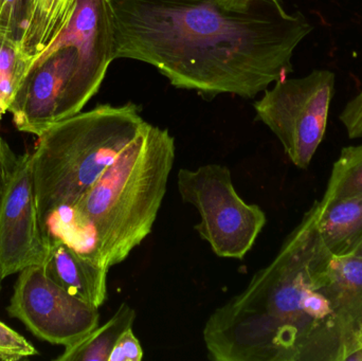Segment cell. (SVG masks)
<instances>
[{
    "label": "cell",
    "instance_id": "cell-1",
    "mask_svg": "<svg viewBox=\"0 0 362 361\" xmlns=\"http://www.w3.org/2000/svg\"><path fill=\"white\" fill-rule=\"evenodd\" d=\"M215 361H362V256H334L315 205L204 328Z\"/></svg>",
    "mask_w": 362,
    "mask_h": 361
},
{
    "label": "cell",
    "instance_id": "cell-2",
    "mask_svg": "<svg viewBox=\"0 0 362 361\" xmlns=\"http://www.w3.org/2000/svg\"><path fill=\"white\" fill-rule=\"evenodd\" d=\"M114 59L156 68L204 99L257 97L293 72L314 27L280 0H110Z\"/></svg>",
    "mask_w": 362,
    "mask_h": 361
},
{
    "label": "cell",
    "instance_id": "cell-3",
    "mask_svg": "<svg viewBox=\"0 0 362 361\" xmlns=\"http://www.w3.org/2000/svg\"><path fill=\"white\" fill-rule=\"evenodd\" d=\"M169 129L148 123L95 184L69 206L74 223L93 235L95 260L110 271L151 235L175 161Z\"/></svg>",
    "mask_w": 362,
    "mask_h": 361
},
{
    "label": "cell",
    "instance_id": "cell-4",
    "mask_svg": "<svg viewBox=\"0 0 362 361\" xmlns=\"http://www.w3.org/2000/svg\"><path fill=\"white\" fill-rule=\"evenodd\" d=\"M148 125L140 106L129 102L101 104L47 129L31 154L40 220L74 205Z\"/></svg>",
    "mask_w": 362,
    "mask_h": 361
},
{
    "label": "cell",
    "instance_id": "cell-5",
    "mask_svg": "<svg viewBox=\"0 0 362 361\" xmlns=\"http://www.w3.org/2000/svg\"><path fill=\"white\" fill-rule=\"evenodd\" d=\"M177 187L183 203L199 213L200 222L194 228L212 251L219 258L243 260L267 218L261 207L247 203L238 194L230 170L221 165L181 169Z\"/></svg>",
    "mask_w": 362,
    "mask_h": 361
},
{
    "label": "cell",
    "instance_id": "cell-6",
    "mask_svg": "<svg viewBox=\"0 0 362 361\" xmlns=\"http://www.w3.org/2000/svg\"><path fill=\"white\" fill-rule=\"evenodd\" d=\"M335 81V74L325 69L302 78L287 76L253 104L259 120L269 127L300 169H308L325 138Z\"/></svg>",
    "mask_w": 362,
    "mask_h": 361
},
{
    "label": "cell",
    "instance_id": "cell-7",
    "mask_svg": "<svg viewBox=\"0 0 362 361\" xmlns=\"http://www.w3.org/2000/svg\"><path fill=\"white\" fill-rule=\"evenodd\" d=\"M48 241L42 232L32 155L17 154L0 137V278L42 264Z\"/></svg>",
    "mask_w": 362,
    "mask_h": 361
},
{
    "label": "cell",
    "instance_id": "cell-8",
    "mask_svg": "<svg viewBox=\"0 0 362 361\" xmlns=\"http://www.w3.org/2000/svg\"><path fill=\"white\" fill-rule=\"evenodd\" d=\"M65 47L76 48L78 63L62 101L59 121L82 112L115 61L110 0H76L69 20L40 57Z\"/></svg>",
    "mask_w": 362,
    "mask_h": 361
},
{
    "label": "cell",
    "instance_id": "cell-9",
    "mask_svg": "<svg viewBox=\"0 0 362 361\" xmlns=\"http://www.w3.org/2000/svg\"><path fill=\"white\" fill-rule=\"evenodd\" d=\"M8 312L37 338L65 348L95 330L100 320L98 307L57 285L42 264L19 271Z\"/></svg>",
    "mask_w": 362,
    "mask_h": 361
},
{
    "label": "cell",
    "instance_id": "cell-10",
    "mask_svg": "<svg viewBox=\"0 0 362 361\" xmlns=\"http://www.w3.org/2000/svg\"><path fill=\"white\" fill-rule=\"evenodd\" d=\"M78 63L74 47L57 49L32 61L8 107L15 126L42 136L59 122V112Z\"/></svg>",
    "mask_w": 362,
    "mask_h": 361
},
{
    "label": "cell",
    "instance_id": "cell-11",
    "mask_svg": "<svg viewBox=\"0 0 362 361\" xmlns=\"http://www.w3.org/2000/svg\"><path fill=\"white\" fill-rule=\"evenodd\" d=\"M47 241L42 264L47 276L72 296L98 309L102 307L107 300L108 269L59 239Z\"/></svg>",
    "mask_w": 362,
    "mask_h": 361
},
{
    "label": "cell",
    "instance_id": "cell-12",
    "mask_svg": "<svg viewBox=\"0 0 362 361\" xmlns=\"http://www.w3.org/2000/svg\"><path fill=\"white\" fill-rule=\"evenodd\" d=\"M323 243L334 256H348L362 242V194L314 203Z\"/></svg>",
    "mask_w": 362,
    "mask_h": 361
},
{
    "label": "cell",
    "instance_id": "cell-13",
    "mask_svg": "<svg viewBox=\"0 0 362 361\" xmlns=\"http://www.w3.org/2000/svg\"><path fill=\"white\" fill-rule=\"evenodd\" d=\"M76 2V0H31L29 18L21 42V53L30 65L65 27Z\"/></svg>",
    "mask_w": 362,
    "mask_h": 361
},
{
    "label": "cell",
    "instance_id": "cell-14",
    "mask_svg": "<svg viewBox=\"0 0 362 361\" xmlns=\"http://www.w3.org/2000/svg\"><path fill=\"white\" fill-rule=\"evenodd\" d=\"M135 309L122 303L115 315L103 324L98 326L81 341L66 347L57 361H108L112 349L123 333L133 329Z\"/></svg>",
    "mask_w": 362,
    "mask_h": 361
},
{
    "label": "cell",
    "instance_id": "cell-15",
    "mask_svg": "<svg viewBox=\"0 0 362 361\" xmlns=\"http://www.w3.org/2000/svg\"><path fill=\"white\" fill-rule=\"evenodd\" d=\"M359 194H362V144L341 150L322 199L335 201Z\"/></svg>",
    "mask_w": 362,
    "mask_h": 361
},
{
    "label": "cell",
    "instance_id": "cell-16",
    "mask_svg": "<svg viewBox=\"0 0 362 361\" xmlns=\"http://www.w3.org/2000/svg\"><path fill=\"white\" fill-rule=\"evenodd\" d=\"M29 67L30 61L21 53V44L0 34V100L6 112Z\"/></svg>",
    "mask_w": 362,
    "mask_h": 361
},
{
    "label": "cell",
    "instance_id": "cell-17",
    "mask_svg": "<svg viewBox=\"0 0 362 361\" xmlns=\"http://www.w3.org/2000/svg\"><path fill=\"white\" fill-rule=\"evenodd\" d=\"M31 0H0V34L21 44Z\"/></svg>",
    "mask_w": 362,
    "mask_h": 361
},
{
    "label": "cell",
    "instance_id": "cell-18",
    "mask_svg": "<svg viewBox=\"0 0 362 361\" xmlns=\"http://www.w3.org/2000/svg\"><path fill=\"white\" fill-rule=\"evenodd\" d=\"M37 354V350L25 337L0 321V360L16 361Z\"/></svg>",
    "mask_w": 362,
    "mask_h": 361
},
{
    "label": "cell",
    "instance_id": "cell-19",
    "mask_svg": "<svg viewBox=\"0 0 362 361\" xmlns=\"http://www.w3.org/2000/svg\"><path fill=\"white\" fill-rule=\"evenodd\" d=\"M144 358V350L133 329L123 333L112 349L108 361H140Z\"/></svg>",
    "mask_w": 362,
    "mask_h": 361
},
{
    "label": "cell",
    "instance_id": "cell-20",
    "mask_svg": "<svg viewBox=\"0 0 362 361\" xmlns=\"http://www.w3.org/2000/svg\"><path fill=\"white\" fill-rule=\"evenodd\" d=\"M340 121L351 139L362 138V91L346 104L340 114Z\"/></svg>",
    "mask_w": 362,
    "mask_h": 361
},
{
    "label": "cell",
    "instance_id": "cell-21",
    "mask_svg": "<svg viewBox=\"0 0 362 361\" xmlns=\"http://www.w3.org/2000/svg\"><path fill=\"white\" fill-rule=\"evenodd\" d=\"M353 254H356V256H362V242Z\"/></svg>",
    "mask_w": 362,
    "mask_h": 361
},
{
    "label": "cell",
    "instance_id": "cell-22",
    "mask_svg": "<svg viewBox=\"0 0 362 361\" xmlns=\"http://www.w3.org/2000/svg\"><path fill=\"white\" fill-rule=\"evenodd\" d=\"M6 110H4V105H2L1 100H0V120H1L2 116L6 114Z\"/></svg>",
    "mask_w": 362,
    "mask_h": 361
},
{
    "label": "cell",
    "instance_id": "cell-23",
    "mask_svg": "<svg viewBox=\"0 0 362 361\" xmlns=\"http://www.w3.org/2000/svg\"><path fill=\"white\" fill-rule=\"evenodd\" d=\"M1 281H2V279H1V278H0V285H1Z\"/></svg>",
    "mask_w": 362,
    "mask_h": 361
}]
</instances>
